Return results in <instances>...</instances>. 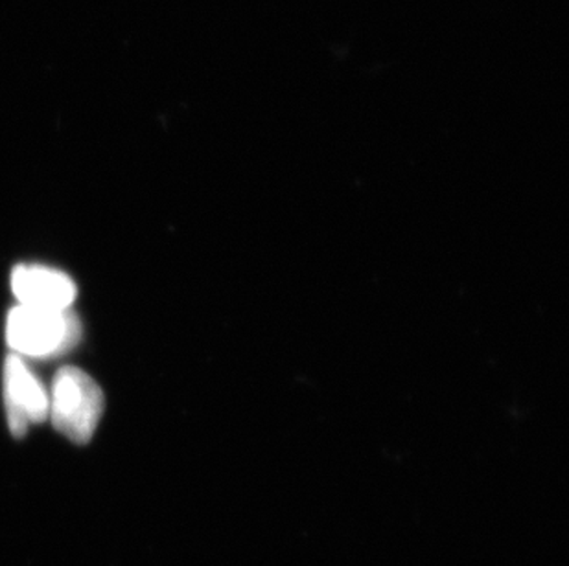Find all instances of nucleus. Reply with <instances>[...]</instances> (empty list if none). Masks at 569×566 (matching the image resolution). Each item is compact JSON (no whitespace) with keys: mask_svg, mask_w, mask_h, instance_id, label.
<instances>
[{"mask_svg":"<svg viewBox=\"0 0 569 566\" xmlns=\"http://www.w3.org/2000/svg\"><path fill=\"white\" fill-rule=\"evenodd\" d=\"M80 338V319L69 310L17 305L6 322L8 346L28 357H58L70 352Z\"/></svg>","mask_w":569,"mask_h":566,"instance_id":"nucleus-2","label":"nucleus"},{"mask_svg":"<svg viewBox=\"0 0 569 566\" xmlns=\"http://www.w3.org/2000/svg\"><path fill=\"white\" fill-rule=\"evenodd\" d=\"M106 397L97 381L76 366H64L56 374L49 416L64 438L86 445L102 420Z\"/></svg>","mask_w":569,"mask_h":566,"instance_id":"nucleus-1","label":"nucleus"},{"mask_svg":"<svg viewBox=\"0 0 569 566\" xmlns=\"http://www.w3.org/2000/svg\"><path fill=\"white\" fill-rule=\"evenodd\" d=\"M2 383L8 427L16 438H22L32 423H43L49 417V396L19 355L6 358Z\"/></svg>","mask_w":569,"mask_h":566,"instance_id":"nucleus-3","label":"nucleus"},{"mask_svg":"<svg viewBox=\"0 0 569 566\" xmlns=\"http://www.w3.org/2000/svg\"><path fill=\"white\" fill-rule=\"evenodd\" d=\"M11 291L21 305L39 310H69L76 299V283L69 274L44 265H17L11 273Z\"/></svg>","mask_w":569,"mask_h":566,"instance_id":"nucleus-4","label":"nucleus"}]
</instances>
